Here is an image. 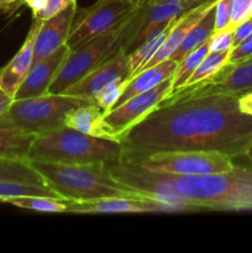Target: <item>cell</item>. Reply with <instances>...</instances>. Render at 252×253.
Instances as JSON below:
<instances>
[{
    "label": "cell",
    "instance_id": "15",
    "mask_svg": "<svg viewBox=\"0 0 252 253\" xmlns=\"http://www.w3.org/2000/svg\"><path fill=\"white\" fill-rule=\"evenodd\" d=\"M69 52V47L64 44L44 58L35 62L26 78L15 93L14 99L36 98L48 93L49 85L56 78Z\"/></svg>",
    "mask_w": 252,
    "mask_h": 253
},
{
    "label": "cell",
    "instance_id": "19",
    "mask_svg": "<svg viewBox=\"0 0 252 253\" xmlns=\"http://www.w3.org/2000/svg\"><path fill=\"white\" fill-rule=\"evenodd\" d=\"M177 67L178 62L169 58L160 62L156 66L148 67V68H145L143 71L138 72L136 76L131 77L128 79L123 94H121L119 100L115 103V105L113 106V109L121 105V104L125 103L128 99L138 95V94H142L145 91L156 88L158 84L165 82L166 79L174 76L175 71H177Z\"/></svg>",
    "mask_w": 252,
    "mask_h": 253
},
{
    "label": "cell",
    "instance_id": "35",
    "mask_svg": "<svg viewBox=\"0 0 252 253\" xmlns=\"http://www.w3.org/2000/svg\"><path fill=\"white\" fill-rule=\"evenodd\" d=\"M252 34V16L242 21L239 26L234 29V41H232V48L236 47L241 41H244L247 36Z\"/></svg>",
    "mask_w": 252,
    "mask_h": 253
},
{
    "label": "cell",
    "instance_id": "9",
    "mask_svg": "<svg viewBox=\"0 0 252 253\" xmlns=\"http://www.w3.org/2000/svg\"><path fill=\"white\" fill-rule=\"evenodd\" d=\"M135 6L125 0H98L86 9L77 10L66 44L72 51L106 34L120 25Z\"/></svg>",
    "mask_w": 252,
    "mask_h": 253
},
{
    "label": "cell",
    "instance_id": "7",
    "mask_svg": "<svg viewBox=\"0 0 252 253\" xmlns=\"http://www.w3.org/2000/svg\"><path fill=\"white\" fill-rule=\"evenodd\" d=\"M108 167L119 182L167 205L170 211H202L178 194L174 187V174L148 169L131 161H120Z\"/></svg>",
    "mask_w": 252,
    "mask_h": 253
},
{
    "label": "cell",
    "instance_id": "28",
    "mask_svg": "<svg viewBox=\"0 0 252 253\" xmlns=\"http://www.w3.org/2000/svg\"><path fill=\"white\" fill-rule=\"evenodd\" d=\"M20 195H40V197L61 198L51 188L47 187V185H32L22 184V183L0 182V200L9 197H20Z\"/></svg>",
    "mask_w": 252,
    "mask_h": 253
},
{
    "label": "cell",
    "instance_id": "11",
    "mask_svg": "<svg viewBox=\"0 0 252 253\" xmlns=\"http://www.w3.org/2000/svg\"><path fill=\"white\" fill-rule=\"evenodd\" d=\"M173 91V77L156 88L128 99L121 105L104 114L103 125L113 140L119 141L131 127L137 125Z\"/></svg>",
    "mask_w": 252,
    "mask_h": 253
},
{
    "label": "cell",
    "instance_id": "36",
    "mask_svg": "<svg viewBox=\"0 0 252 253\" xmlns=\"http://www.w3.org/2000/svg\"><path fill=\"white\" fill-rule=\"evenodd\" d=\"M239 108L244 114L252 116V91L239 96Z\"/></svg>",
    "mask_w": 252,
    "mask_h": 253
},
{
    "label": "cell",
    "instance_id": "37",
    "mask_svg": "<svg viewBox=\"0 0 252 253\" xmlns=\"http://www.w3.org/2000/svg\"><path fill=\"white\" fill-rule=\"evenodd\" d=\"M14 101V98L0 88V118L4 115Z\"/></svg>",
    "mask_w": 252,
    "mask_h": 253
},
{
    "label": "cell",
    "instance_id": "16",
    "mask_svg": "<svg viewBox=\"0 0 252 253\" xmlns=\"http://www.w3.org/2000/svg\"><path fill=\"white\" fill-rule=\"evenodd\" d=\"M170 212L167 205L151 199L104 198L89 202H73L68 212L72 214H123V212Z\"/></svg>",
    "mask_w": 252,
    "mask_h": 253
},
{
    "label": "cell",
    "instance_id": "39",
    "mask_svg": "<svg viewBox=\"0 0 252 253\" xmlns=\"http://www.w3.org/2000/svg\"><path fill=\"white\" fill-rule=\"evenodd\" d=\"M183 1H205V0H150V4H168V2H183Z\"/></svg>",
    "mask_w": 252,
    "mask_h": 253
},
{
    "label": "cell",
    "instance_id": "20",
    "mask_svg": "<svg viewBox=\"0 0 252 253\" xmlns=\"http://www.w3.org/2000/svg\"><path fill=\"white\" fill-rule=\"evenodd\" d=\"M104 114L105 111L95 103L83 104L67 114L64 119V126L81 131L86 135L113 140L103 125Z\"/></svg>",
    "mask_w": 252,
    "mask_h": 253
},
{
    "label": "cell",
    "instance_id": "22",
    "mask_svg": "<svg viewBox=\"0 0 252 253\" xmlns=\"http://www.w3.org/2000/svg\"><path fill=\"white\" fill-rule=\"evenodd\" d=\"M215 32V6L195 25L194 27H192L189 32L187 34V36L184 37V40L182 41V43L178 46V48L173 52V54L170 56V59L178 62L179 63L185 56L190 53L192 51L197 49L198 47H200L202 44H204L205 42L209 41L211 39V36Z\"/></svg>",
    "mask_w": 252,
    "mask_h": 253
},
{
    "label": "cell",
    "instance_id": "29",
    "mask_svg": "<svg viewBox=\"0 0 252 253\" xmlns=\"http://www.w3.org/2000/svg\"><path fill=\"white\" fill-rule=\"evenodd\" d=\"M77 0H25V4L31 9L34 19L46 20L63 10Z\"/></svg>",
    "mask_w": 252,
    "mask_h": 253
},
{
    "label": "cell",
    "instance_id": "24",
    "mask_svg": "<svg viewBox=\"0 0 252 253\" xmlns=\"http://www.w3.org/2000/svg\"><path fill=\"white\" fill-rule=\"evenodd\" d=\"M178 19H179V17H178ZM178 19L173 20V21L169 22L167 26L156 31L155 34L151 35L142 44H140L135 51L128 53L131 69H132V77L136 76V74L142 69V67L155 56L156 52H157L158 49L161 48V46L165 43L166 39L168 37L170 30L173 29V26H174Z\"/></svg>",
    "mask_w": 252,
    "mask_h": 253
},
{
    "label": "cell",
    "instance_id": "32",
    "mask_svg": "<svg viewBox=\"0 0 252 253\" xmlns=\"http://www.w3.org/2000/svg\"><path fill=\"white\" fill-rule=\"evenodd\" d=\"M234 41V30L226 29L222 31L215 32L210 39V52H230L232 49Z\"/></svg>",
    "mask_w": 252,
    "mask_h": 253
},
{
    "label": "cell",
    "instance_id": "1",
    "mask_svg": "<svg viewBox=\"0 0 252 253\" xmlns=\"http://www.w3.org/2000/svg\"><path fill=\"white\" fill-rule=\"evenodd\" d=\"M121 161L174 151L221 152L235 158L252 145V116L234 95H203L160 104L119 140Z\"/></svg>",
    "mask_w": 252,
    "mask_h": 253
},
{
    "label": "cell",
    "instance_id": "17",
    "mask_svg": "<svg viewBox=\"0 0 252 253\" xmlns=\"http://www.w3.org/2000/svg\"><path fill=\"white\" fill-rule=\"evenodd\" d=\"M41 22L42 20L34 19L31 29H30L21 48L16 52V54L12 57L11 61L4 68L0 69V88L6 91L9 95H11L12 98L35 63V37H36Z\"/></svg>",
    "mask_w": 252,
    "mask_h": 253
},
{
    "label": "cell",
    "instance_id": "18",
    "mask_svg": "<svg viewBox=\"0 0 252 253\" xmlns=\"http://www.w3.org/2000/svg\"><path fill=\"white\" fill-rule=\"evenodd\" d=\"M217 0H207L203 4L198 5V6L193 7L192 10H189L188 12H185L184 15L179 17L175 22V25L173 26V29L170 30L169 35L166 39L165 43L161 46V48L158 49L155 53V56L142 67L141 71H143L145 68L148 67L156 66L160 62L166 61V59H169L170 56L173 54V52L178 48L182 41L184 40V37L187 36L188 32L192 30V27H194L212 7L216 5ZM140 71V72H141Z\"/></svg>",
    "mask_w": 252,
    "mask_h": 253
},
{
    "label": "cell",
    "instance_id": "21",
    "mask_svg": "<svg viewBox=\"0 0 252 253\" xmlns=\"http://www.w3.org/2000/svg\"><path fill=\"white\" fill-rule=\"evenodd\" d=\"M36 135L0 121V157L27 160Z\"/></svg>",
    "mask_w": 252,
    "mask_h": 253
},
{
    "label": "cell",
    "instance_id": "10",
    "mask_svg": "<svg viewBox=\"0 0 252 253\" xmlns=\"http://www.w3.org/2000/svg\"><path fill=\"white\" fill-rule=\"evenodd\" d=\"M250 91H252V58L235 64L226 63L210 78L193 85H187L173 90L162 103H170L192 96L216 95V94L234 95L239 98Z\"/></svg>",
    "mask_w": 252,
    "mask_h": 253
},
{
    "label": "cell",
    "instance_id": "30",
    "mask_svg": "<svg viewBox=\"0 0 252 253\" xmlns=\"http://www.w3.org/2000/svg\"><path fill=\"white\" fill-rule=\"evenodd\" d=\"M127 82V78H121L111 82L110 84H108L105 88H103L96 94L95 98H94V103L100 106L105 113L110 111L123 94Z\"/></svg>",
    "mask_w": 252,
    "mask_h": 253
},
{
    "label": "cell",
    "instance_id": "38",
    "mask_svg": "<svg viewBox=\"0 0 252 253\" xmlns=\"http://www.w3.org/2000/svg\"><path fill=\"white\" fill-rule=\"evenodd\" d=\"M25 4V0H0V10L4 12H12Z\"/></svg>",
    "mask_w": 252,
    "mask_h": 253
},
{
    "label": "cell",
    "instance_id": "4",
    "mask_svg": "<svg viewBox=\"0 0 252 253\" xmlns=\"http://www.w3.org/2000/svg\"><path fill=\"white\" fill-rule=\"evenodd\" d=\"M178 194L202 211L252 210V169L235 166L227 172L207 175H175Z\"/></svg>",
    "mask_w": 252,
    "mask_h": 253
},
{
    "label": "cell",
    "instance_id": "3",
    "mask_svg": "<svg viewBox=\"0 0 252 253\" xmlns=\"http://www.w3.org/2000/svg\"><path fill=\"white\" fill-rule=\"evenodd\" d=\"M124 146L109 138L95 137L63 126L39 135L27 160L63 165H114L123 160Z\"/></svg>",
    "mask_w": 252,
    "mask_h": 253
},
{
    "label": "cell",
    "instance_id": "34",
    "mask_svg": "<svg viewBox=\"0 0 252 253\" xmlns=\"http://www.w3.org/2000/svg\"><path fill=\"white\" fill-rule=\"evenodd\" d=\"M250 58H252V34L230 51L227 63H240Z\"/></svg>",
    "mask_w": 252,
    "mask_h": 253
},
{
    "label": "cell",
    "instance_id": "13",
    "mask_svg": "<svg viewBox=\"0 0 252 253\" xmlns=\"http://www.w3.org/2000/svg\"><path fill=\"white\" fill-rule=\"evenodd\" d=\"M78 5L73 1L53 16L43 20L35 37L34 53L35 62L44 58L59 47L67 43V39L72 30Z\"/></svg>",
    "mask_w": 252,
    "mask_h": 253
},
{
    "label": "cell",
    "instance_id": "25",
    "mask_svg": "<svg viewBox=\"0 0 252 253\" xmlns=\"http://www.w3.org/2000/svg\"><path fill=\"white\" fill-rule=\"evenodd\" d=\"M0 202L40 212H68L72 200L62 199V198L40 197V195H20V197L4 198Z\"/></svg>",
    "mask_w": 252,
    "mask_h": 253
},
{
    "label": "cell",
    "instance_id": "5",
    "mask_svg": "<svg viewBox=\"0 0 252 253\" xmlns=\"http://www.w3.org/2000/svg\"><path fill=\"white\" fill-rule=\"evenodd\" d=\"M88 103L94 101L67 94L49 93L36 98L14 99L0 121L32 135H43L63 127L67 114Z\"/></svg>",
    "mask_w": 252,
    "mask_h": 253
},
{
    "label": "cell",
    "instance_id": "33",
    "mask_svg": "<svg viewBox=\"0 0 252 253\" xmlns=\"http://www.w3.org/2000/svg\"><path fill=\"white\" fill-rule=\"evenodd\" d=\"M232 0H217L215 5V32L229 29ZM214 32V34H215Z\"/></svg>",
    "mask_w": 252,
    "mask_h": 253
},
{
    "label": "cell",
    "instance_id": "2",
    "mask_svg": "<svg viewBox=\"0 0 252 253\" xmlns=\"http://www.w3.org/2000/svg\"><path fill=\"white\" fill-rule=\"evenodd\" d=\"M29 162L41 175L44 184L63 199L73 202H89L104 198L151 199L140 190L119 182L106 165Z\"/></svg>",
    "mask_w": 252,
    "mask_h": 253
},
{
    "label": "cell",
    "instance_id": "23",
    "mask_svg": "<svg viewBox=\"0 0 252 253\" xmlns=\"http://www.w3.org/2000/svg\"><path fill=\"white\" fill-rule=\"evenodd\" d=\"M0 182L46 185L29 160L0 157Z\"/></svg>",
    "mask_w": 252,
    "mask_h": 253
},
{
    "label": "cell",
    "instance_id": "6",
    "mask_svg": "<svg viewBox=\"0 0 252 253\" xmlns=\"http://www.w3.org/2000/svg\"><path fill=\"white\" fill-rule=\"evenodd\" d=\"M124 21L106 34L100 35L78 48L72 49L59 68L56 78L49 85L48 93L63 94L67 89L81 81L89 72L113 56L120 48L119 40H120Z\"/></svg>",
    "mask_w": 252,
    "mask_h": 253
},
{
    "label": "cell",
    "instance_id": "31",
    "mask_svg": "<svg viewBox=\"0 0 252 253\" xmlns=\"http://www.w3.org/2000/svg\"><path fill=\"white\" fill-rule=\"evenodd\" d=\"M250 16H252V0H232L229 29L234 30Z\"/></svg>",
    "mask_w": 252,
    "mask_h": 253
},
{
    "label": "cell",
    "instance_id": "14",
    "mask_svg": "<svg viewBox=\"0 0 252 253\" xmlns=\"http://www.w3.org/2000/svg\"><path fill=\"white\" fill-rule=\"evenodd\" d=\"M207 1V0H205ZM204 1H183V2H168V4H150L147 0L143 11V16L141 19L138 29L135 36L131 40L130 44L126 48V53H131L135 51L140 44H142L151 35L155 34L158 30L167 26L173 20L178 19L185 12L192 10L193 7L203 4Z\"/></svg>",
    "mask_w": 252,
    "mask_h": 253
},
{
    "label": "cell",
    "instance_id": "41",
    "mask_svg": "<svg viewBox=\"0 0 252 253\" xmlns=\"http://www.w3.org/2000/svg\"><path fill=\"white\" fill-rule=\"evenodd\" d=\"M125 1L132 2V4H137V2H138V1H141V0H125Z\"/></svg>",
    "mask_w": 252,
    "mask_h": 253
},
{
    "label": "cell",
    "instance_id": "27",
    "mask_svg": "<svg viewBox=\"0 0 252 253\" xmlns=\"http://www.w3.org/2000/svg\"><path fill=\"white\" fill-rule=\"evenodd\" d=\"M230 52H210L200 61L195 71L190 76L189 81L187 82L184 86L193 85L195 83L205 81V79L210 78L214 76L215 73L220 71L225 64L227 63V58H229Z\"/></svg>",
    "mask_w": 252,
    "mask_h": 253
},
{
    "label": "cell",
    "instance_id": "40",
    "mask_svg": "<svg viewBox=\"0 0 252 253\" xmlns=\"http://www.w3.org/2000/svg\"><path fill=\"white\" fill-rule=\"evenodd\" d=\"M244 156H246V157L249 158L250 162H252V145L250 146L249 148H247L246 152H245V155H244Z\"/></svg>",
    "mask_w": 252,
    "mask_h": 253
},
{
    "label": "cell",
    "instance_id": "8",
    "mask_svg": "<svg viewBox=\"0 0 252 253\" xmlns=\"http://www.w3.org/2000/svg\"><path fill=\"white\" fill-rule=\"evenodd\" d=\"M142 167L175 175H207L227 172L235 167L232 157L209 151H174L161 152L133 160Z\"/></svg>",
    "mask_w": 252,
    "mask_h": 253
},
{
    "label": "cell",
    "instance_id": "26",
    "mask_svg": "<svg viewBox=\"0 0 252 253\" xmlns=\"http://www.w3.org/2000/svg\"><path fill=\"white\" fill-rule=\"evenodd\" d=\"M209 44L210 40L208 42H205L204 44H202L200 47H198L197 49L190 52L188 56H185L178 63L177 71H175L174 76H173V90L183 88L187 84V82L189 81L190 76L195 71V68L200 63V61L209 53Z\"/></svg>",
    "mask_w": 252,
    "mask_h": 253
},
{
    "label": "cell",
    "instance_id": "12",
    "mask_svg": "<svg viewBox=\"0 0 252 253\" xmlns=\"http://www.w3.org/2000/svg\"><path fill=\"white\" fill-rule=\"evenodd\" d=\"M131 77H132V69H131L128 54L119 48L113 56L89 72L85 77L67 89L63 94L94 101L96 94L111 82L121 78L130 79Z\"/></svg>",
    "mask_w": 252,
    "mask_h": 253
}]
</instances>
